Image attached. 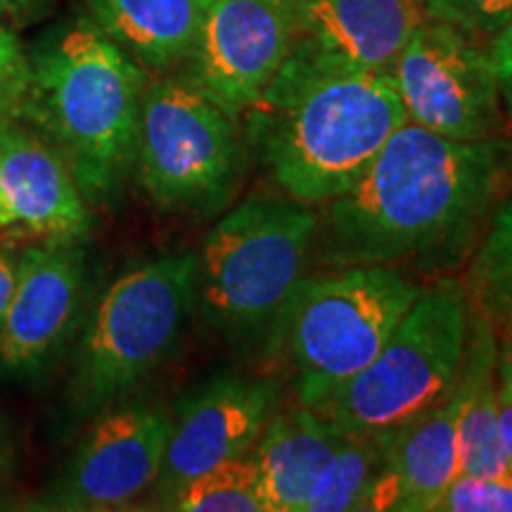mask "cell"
Here are the masks:
<instances>
[{
	"label": "cell",
	"instance_id": "35",
	"mask_svg": "<svg viewBox=\"0 0 512 512\" xmlns=\"http://www.w3.org/2000/svg\"><path fill=\"white\" fill-rule=\"evenodd\" d=\"M510 128H512V119H510Z\"/></svg>",
	"mask_w": 512,
	"mask_h": 512
},
{
	"label": "cell",
	"instance_id": "1",
	"mask_svg": "<svg viewBox=\"0 0 512 512\" xmlns=\"http://www.w3.org/2000/svg\"><path fill=\"white\" fill-rule=\"evenodd\" d=\"M512 188V140H453L403 121L354 188L323 204L325 266L451 268Z\"/></svg>",
	"mask_w": 512,
	"mask_h": 512
},
{
	"label": "cell",
	"instance_id": "27",
	"mask_svg": "<svg viewBox=\"0 0 512 512\" xmlns=\"http://www.w3.org/2000/svg\"><path fill=\"white\" fill-rule=\"evenodd\" d=\"M486 55H489L491 67H494L498 91H501L503 110L512 119V17L496 31L494 36L486 38Z\"/></svg>",
	"mask_w": 512,
	"mask_h": 512
},
{
	"label": "cell",
	"instance_id": "11",
	"mask_svg": "<svg viewBox=\"0 0 512 512\" xmlns=\"http://www.w3.org/2000/svg\"><path fill=\"white\" fill-rule=\"evenodd\" d=\"M88 313V264L81 242H29L0 328V377L34 380L53 366Z\"/></svg>",
	"mask_w": 512,
	"mask_h": 512
},
{
	"label": "cell",
	"instance_id": "24",
	"mask_svg": "<svg viewBox=\"0 0 512 512\" xmlns=\"http://www.w3.org/2000/svg\"><path fill=\"white\" fill-rule=\"evenodd\" d=\"M439 512H512V470L503 475H458L437 503Z\"/></svg>",
	"mask_w": 512,
	"mask_h": 512
},
{
	"label": "cell",
	"instance_id": "8",
	"mask_svg": "<svg viewBox=\"0 0 512 512\" xmlns=\"http://www.w3.org/2000/svg\"><path fill=\"white\" fill-rule=\"evenodd\" d=\"M247 155L238 117L200 88L183 76L147 79L131 174L155 207L219 214L238 195Z\"/></svg>",
	"mask_w": 512,
	"mask_h": 512
},
{
	"label": "cell",
	"instance_id": "20",
	"mask_svg": "<svg viewBox=\"0 0 512 512\" xmlns=\"http://www.w3.org/2000/svg\"><path fill=\"white\" fill-rule=\"evenodd\" d=\"M465 287L472 306L494 325L512 318V197H503L472 249Z\"/></svg>",
	"mask_w": 512,
	"mask_h": 512
},
{
	"label": "cell",
	"instance_id": "10",
	"mask_svg": "<svg viewBox=\"0 0 512 512\" xmlns=\"http://www.w3.org/2000/svg\"><path fill=\"white\" fill-rule=\"evenodd\" d=\"M93 418L41 508L128 510L155 486L174 422L169 411L145 401L114 403Z\"/></svg>",
	"mask_w": 512,
	"mask_h": 512
},
{
	"label": "cell",
	"instance_id": "15",
	"mask_svg": "<svg viewBox=\"0 0 512 512\" xmlns=\"http://www.w3.org/2000/svg\"><path fill=\"white\" fill-rule=\"evenodd\" d=\"M290 12L287 57L387 74L425 19L413 0H290Z\"/></svg>",
	"mask_w": 512,
	"mask_h": 512
},
{
	"label": "cell",
	"instance_id": "14",
	"mask_svg": "<svg viewBox=\"0 0 512 512\" xmlns=\"http://www.w3.org/2000/svg\"><path fill=\"white\" fill-rule=\"evenodd\" d=\"M275 406L273 382L249 377H221L192 396L171 422L162 470L150 491L155 508H166L211 467L249 456Z\"/></svg>",
	"mask_w": 512,
	"mask_h": 512
},
{
	"label": "cell",
	"instance_id": "19",
	"mask_svg": "<svg viewBox=\"0 0 512 512\" xmlns=\"http://www.w3.org/2000/svg\"><path fill=\"white\" fill-rule=\"evenodd\" d=\"M496 356L494 323L472 306L470 342L458 380L460 396V475H503L512 470L498 439L496 420Z\"/></svg>",
	"mask_w": 512,
	"mask_h": 512
},
{
	"label": "cell",
	"instance_id": "3",
	"mask_svg": "<svg viewBox=\"0 0 512 512\" xmlns=\"http://www.w3.org/2000/svg\"><path fill=\"white\" fill-rule=\"evenodd\" d=\"M147 74L91 19L53 31L27 60L15 114L67 162L91 207L119 197L133 150Z\"/></svg>",
	"mask_w": 512,
	"mask_h": 512
},
{
	"label": "cell",
	"instance_id": "2",
	"mask_svg": "<svg viewBox=\"0 0 512 512\" xmlns=\"http://www.w3.org/2000/svg\"><path fill=\"white\" fill-rule=\"evenodd\" d=\"M240 119L268 181L290 200L323 207L361 181L406 110L387 72L287 57Z\"/></svg>",
	"mask_w": 512,
	"mask_h": 512
},
{
	"label": "cell",
	"instance_id": "26",
	"mask_svg": "<svg viewBox=\"0 0 512 512\" xmlns=\"http://www.w3.org/2000/svg\"><path fill=\"white\" fill-rule=\"evenodd\" d=\"M496 420L498 439H501L505 458L512 465V347L501 335H498L496 356Z\"/></svg>",
	"mask_w": 512,
	"mask_h": 512
},
{
	"label": "cell",
	"instance_id": "25",
	"mask_svg": "<svg viewBox=\"0 0 512 512\" xmlns=\"http://www.w3.org/2000/svg\"><path fill=\"white\" fill-rule=\"evenodd\" d=\"M27 79V57L12 31L0 27V114L15 110Z\"/></svg>",
	"mask_w": 512,
	"mask_h": 512
},
{
	"label": "cell",
	"instance_id": "22",
	"mask_svg": "<svg viewBox=\"0 0 512 512\" xmlns=\"http://www.w3.org/2000/svg\"><path fill=\"white\" fill-rule=\"evenodd\" d=\"M164 510L178 512H266L254 460L235 458L185 484Z\"/></svg>",
	"mask_w": 512,
	"mask_h": 512
},
{
	"label": "cell",
	"instance_id": "23",
	"mask_svg": "<svg viewBox=\"0 0 512 512\" xmlns=\"http://www.w3.org/2000/svg\"><path fill=\"white\" fill-rule=\"evenodd\" d=\"M427 19L451 24L467 36L491 38L512 17V0H427Z\"/></svg>",
	"mask_w": 512,
	"mask_h": 512
},
{
	"label": "cell",
	"instance_id": "31",
	"mask_svg": "<svg viewBox=\"0 0 512 512\" xmlns=\"http://www.w3.org/2000/svg\"><path fill=\"white\" fill-rule=\"evenodd\" d=\"M494 328H496L498 335L508 339L510 347H512V318H510V320H505V323H501V325H494Z\"/></svg>",
	"mask_w": 512,
	"mask_h": 512
},
{
	"label": "cell",
	"instance_id": "7",
	"mask_svg": "<svg viewBox=\"0 0 512 512\" xmlns=\"http://www.w3.org/2000/svg\"><path fill=\"white\" fill-rule=\"evenodd\" d=\"M420 292L422 285L394 266H349L306 278L275 339L294 370L299 403L318 411L361 373Z\"/></svg>",
	"mask_w": 512,
	"mask_h": 512
},
{
	"label": "cell",
	"instance_id": "21",
	"mask_svg": "<svg viewBox=\"0 0 512 512\" xmlns=\"http://www.w3.org/2000/svg\"><path fill=\"white\" fill-rule=\"evenodd\" d=\"M382 467V446L377 439L342 434L335 451L320 472L304 512L361 510L370 484Z\"/></svg>",
	"mask_w": 512,
	"mask_h": 512
},
{
	"label": "cell",
	"instance_id": "29",
	"mask_svg": "<svg viewBox=\"0 0 512 512\" xmlns=\"http://www.w3.org/2000/svg\"><path fill=\"white\" fill-rule=\"evenodd\" d=\"M17 470V441L12 437L8 422L0 415V484L10 479Z\"/></svg>",
	"mask_w": 512,
	"mask_h": 512
},
{
	"label": "cell",
	"instance_id": "30",
	"mask_svg": "<svg viewBox=\"0 0 512 512\" xmlns=\"http://www.w3.org/2000/svg\"><path fill=\"white\" fill-rule=\"evenodd\" d=\"M12 508H17V498L8 494V491L0 489V510H12Z\"/></svg>",
	"mask_w": 512,
	"mask_h": 512
},
{
	"label": "cell",
	"instance_id": "28",
	"mask_svg": "<svg viewBox=\"0 0 512 512\" xmlns=\"http://www.w3.org/2000/svg\"><path fill=\"white\" fill-rule=\"evenodd\" d=\"M19 252H22V247L17 242L0 238V328H3L12 290H15Z\"/></svg>",
	"mask_w": 512,
	"mask_h": 512
},
{
	"label": "cell",
	"instance_id": "9",
	"mask_svg": "<svg viewBox=\"0 0 512 512\" xmlns=\"http://www.w3.org/2000/svg\"><path fill=\"white\" fill-rule=\"evenodd\" d=\"M406 119L453 140L501 133L505 110L486 48L451 24L422 19L392 64Z\"/></svg>",
	"mask_w": 512,
	"mask_h": 512
},
{
	"label": "cell",
	"instance_id": "16",
	"mask_svg": "<svg viewBox=\"0 0 512 512\" xmlns=\"http://www.w3.org/2000/svg\"><path fill=\"white\" fill-rule=\"evenodd\" d=\"M460 396L453 394L399 432L377 439L382 467L370 484L361 510L430 512L460 472Z\"/></svg>",
	"mask_w": 512,
	"mask_h": 512
},
{
	"label": "cell",
	"instance_id": "4",
	"mask_svg": "<svg viewBox=\"0 0 512 512\" xmlns=\"http://www.w3.org/2000/svg\"><path fill=\"white\" fill-rule=\"evenodd\" d=\"M320 211L290 197H252L209 230L197 254V309L233 342L275 349L306 280Z\"/></svg>",
	"mask_w": 512,
	"mask_h": 512
},
{
	"label": "cell",
	"instance_id": "12",
	"mask_svg": "<svg viewBox=\"0 0 512 512\" xmlns=\"http://www.w3.org/2000/svg\"><path fill=\"white\" fill-rule=\"evenodd\" d=\"M290 50V0H211L181 76L240 119Z\"/></svg>",
	"mask_w": 512,
	"mask_h": 512
},
{
	"label": "cell",
	"instance_id": "17",
	"mask_svg": "<svg viewBox=\"0 0 512 512\" xmlns=\"http://www.w3.org/2000/svg\"><path fill=\"white\" fill-rule=\"evenodd\" d=\"M339 434L316 408L275 411L249 453L259 470L266 512H304Z\"/></svg>",
	"mask_w": 512,
	"mask_h": 512
},
{
	"label": "cell",
	"instance_id": "18",
	"mask_svg": "<svg viewBox=\"0 0 512 512\" xmlns=\"http://www.w3.org/2000/svg\"><path fill=\"white\" fill-rule=\"evenodd\" d=\"M211 0H88L93 22L143 69L181 67Z\"/></svg>",
	"mask_w": 512,
	"mask_h": 512
},
{
	"label": "cell",
	"instance_id": "6",
	"mask_svg": "<svg viewBox=\"0 0 512 512\" xmlns=\"http://www.w3.org/2000/svg\"><path fill=\"white\" fill-rule=\"evenodd\" d=\"M472 299L453 278L422 285L373 361L318 408L339 434L384 439L453 394L463 370Z\"/></svg>",
	"mask_w": 512,
	"mask_h": 512
},
{
	"label": "cell",
	"instance_id": "32",
	"mask_svg": "<svg viewBox=\"0 0 512 512\" xmlns=\"http://www.w3.org/2000/svg\"><path fill=\"white\" fill-rule=\"evenodd\" d=\"M5 3H8L10 8H15V5H24V3H27V0H5Z\"/></svg>",
	"mask_w": 512,
	"mask_h": 512
},
{
	"label": "cell",
	"instance_id": "5",
	"mask_svg": "<svg viewBox=\"0 0 512 512\" xmlns=\"http://www.w3.org/2000/svg\"><path fill=\"white\" fill-rule=\"evenodd\" d=\"M195 306V254H159L126 268L83 318L69 368V411L93 418L124 401L169 358Z\"/></svg>",
	"mask_w": 512,
	"mask_h": 512
},
{
	"label": "cell",
	"instance_id": "13",
	"mask_svg": "<svg viewBox=\"0 0 512 512\" xmlns=\"http://www.w3.org/2000/svg\"><path fill=\"white\" fill-rule=\"evenodd\" d=\"M86 202L60 152L15 114H0V238L83 242L91 235Z\"/></svg>",
	"mask_w": 512,
	"mask_h": 512
},
{
	"label": "cell",
	"instance_id": "33",
	"mask_svg": "<svg viewBox=\"0 0 512 512\" xmlns=\"http://www.w3.org/2000/svg\"><path fill=\"white\" fill-rule=\"evenodd\" d=\"M8 8H10V5L5 3V0H0V12H5V10H8Z\"/></svg>",
	"mask_w": 512,
	"mask_h": 512
},
{
	"label": "cell",
	"instance_id": "34",
	"mask_svg": "<svg viewBox=\"0 0 512 512\" xmlns=\"http://www.w3.org/2000/svg\"><path fill=\"white\" fill-rule=\"evenodd\" d=\"M413 3H418V5H420V8H422V5H425V3H427V0H413Z\"/></svg>",
	"mask_w": 512,
	"mask_h": 512
}]
</instances>
